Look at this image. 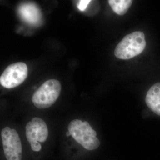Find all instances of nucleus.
I'll return each instance as SVG.
<instances>
[{
	"label": "nucleus",
	"instance_id": "4",
	"mask_svg": "<svg viewBox=\"0 0 160 160\" xmlns=\"http://www.w3.org/2000/svg\"><path fill=\"white\" fill-rule=\"evenodd\" d=\"M28 74V67L25 63H13L8 66L1 75L0 83L5 88L12 89L22 84Z\"/></svg>",
	"mask_w": 160,
	"mask_h": 160
},
{
	"label": "nucleus",
	"instance_id": "6",
	"mask_svg": "<svg viewBox=\"0 0 160 160\" xmlns=\"http://www.w3.org/2000/svg\"><path fill=\"white\" fill-rule=\"evenodd\" d=\"M146 102L152 111L160 116V82L155 83L147 92Z\"/></svg>",
	"mask_w": 160,
	"mask_h": 160
},
{
	"label": "nucleus",
	"instance_id": "14",
	"mask_svg": "<svg viewBox=\"0 0 160 160\" xmlns=\"http://www.w3.org/2000/svg\"><path fill=\"white\" fill-rule=\"evenodd\" d=\"M90 135H91L92 136L95 137H96L97 133V132L95 131V130L92 129V131L91 132H90Z\"/></svg>",
	"mask_w": 160,
	"mask_h": 160
},
{
	"label": "nucleus",
	"instance_id": "12",
	"mask_svg": "<svg viewBox=\"0 0 160 160\" xmlns=\"http://www.w3.org/2000/svg\"><path fill=\"white\" fill-rule=\"evenodd\" d=\"M90 2L91 1L89 0H81L78 3V8L81 11H85L86 8H87V6Z\"/></svg>",
	"mask_w": 160,
	"mask_h": 160
},
{
	"label": "nucleus",
	"instance_id": "2",
	"mask_svg": "<svg viewBox=\"0 0 160 160\" xmlns=\"http://www.w3.org/2000/svg\"><path fill=\"white\" fill-rule=\"evenodd\" d=\"M61 89L62 86L58 80H47L33 93L32 101L38 109L49 108L56 102Z\"/></svg>",
	"mask_w": 160,
	"mask_h": 160
},
{
	"label": "nucleus",
	"instance_id": "7",
	"mask_svg": "<svg viewBox=\"0 0 160 160\" xmlns=\"http://www.w3.org/2000/svg\"><path fill=\"white\" fill-rule=\"evenodd\" d=\"M33 128L37 136V140L40 142H44L48 137V129L46 122L42 119L35 117L32 119Z\"/></svg>",
	"mask_w": 160,
	"mask_h": 160
},
{
	"label": "nucleus",
	"instance_id": "13",
	"mask_svg": "<svg viewBox=\"0 0 160 160\" xmlns=\"http://www.w3.org/2000/svg\"><path fill=\"white\" fill-rule=\"evenodd\" d=\"M31 149L34 151H39L42 149V146L38 141H33L30 143Z\"/></svg>",
	"mask_w": 160,
	"mask_h": 160
},
{
	"label": "nucleus",
	"instance_id": "15",
	"mask_svg": "<svg viewBox=\"0 0 160 160\" xmlns=\"http://www.w3.org/2000/svg\"><path fill=\"white\" fill-rule=\"evenodd\" d=\"M70 135H71V133L69 132V131L67 132L66 133V136L67 137L70 136Z\"/></svg>",
	"mask_w": 160,
	"mask_h": 160
},
{
	"label": "nucleus",
	"instance_id": "10",
	"mask_svg": "<svg viewBox=\"0 0 160 160\" xmlns=\"http://www.w3.org/2000/svg\"><path fill=\"white\" fill-rule=\"evenodd\" d=\"M100 142L97 137H94L89 142L82 145L85 149L89 150H93L97 149L99 147Z\"/></svg>",
	"mask_w": 160,
	"mask_h": 160
},
{
	"label": "nucleus",
	"instance_id": "8",
	"mask_svg": "<svg viewBox=\"0 0 160 160\" xmlns=\"http://www.w3.org/2000/svg\"><path fill=\"white\" fill-rule=\"evenodd\" d=\"M132 2V0H109L108 2L115 13L122 16L127 12Z\"/></svg>",
	"mask_w": 160,
	"mask_h": 160
},
{
	"label": "nucleus",
	"instance_id": "1",
	"mask_svg": "<svg viewBox=\"0 0 160 160\" xmlns=\"http://www.w3.org/2000/svg\"><path fill=\"white\" fill-rule=\"evenodd\" d=\"M146 46L144 33L134 32L126 36L118 44L114 50L115 56L121 59H129L142 53Z\"/></svg>",
	"mask_w": 160,
	"mask_h": 160
},
{
	"label": "nucleus",
	"instance_id": "5",
	"mask_svg": "<svg viewBox=\"0 0 160 160\" xmlns=\"http://www.w3.org/2000/svg\"><path fill=\"white\" fill-rule=\"evenodd\" d=\"M18 12L23 21L30 25H38L41 22L42 13L38 6L33 3L22 4L19 7Z\"/></svg>",
	"mask_w": 160,
	"mask_h": 160
},
{
	"label": "nucleus",
	"instance_id": "9",
	"mask_svg": "<svg viewBox=\"0 0 160 160\" xmlns=\"http://www.w3.org/2000/svg\"><path fill=\"white\" fill-rule=\"evenodd\" d=\"M26 129V138L29 143L33 141H38L37 133L33 128L31 122H29L27 123Z\"/></svg>",
	"mask_w": 160,
	"mask_h": 160
},
{
	"label": "nucleus",
	"instance_id": "3",
	"mask_svg": "<svg viewBox=\"0 0 160 160\" xmlns=\"http://www.w3.org/2000/svg\"><path fill=\"white\" fill-rule=\"evenodd\" d=\"M4 154L7 160H22V142L17 131L5 127L1 132Z\"/></svg>",
	"mask_w": 160,
	"mask_h": 160
},
{
	"label": "nucleus",
	"instance_id": "11",
	"mask_svg": "<svg viewBox=\"0 0 160 160\" xmlns=\"http://www.w3.org/2000/svg\"><path fill=\"white\" fill-rule=\"evenodd\" d=\"M83 125V122L81 120L78 119H75L72 120L68 125V131L70 132L73 129H79Z\"/></svg>",
	"mask_w": 160,
	"mask_h": 160
}]
</instances>
